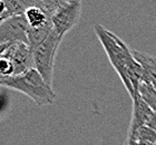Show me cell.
Listing matches in <instances>:
<instances>
[{"label":"cell","instance_id":"cell-1","mask_svg":"<svg viewBox=\"0 0 156 145\" xmlns=\"http://www.w3.org/2000/svg\"><path fill=\"white\" fill-rule=\"evenodd\" d=\"M95 34L104 47L105 53L114 67L132 100L138 95L140 84L143 81V69L135 60L132 49L114 32L101 25H95Z\"/></svg>","mask_w":156,"mask_h":145},{"label":"cell","instance_id":"cell-2","mask_svg":"<svg viewBox=\"0 0 156 145\" xmlns=\"http://www.w3.org/2000/svg\"><path fill=\"white\" fill-rule=\"evenodd\" d=\"M1 86L17 90L28 96L39 106L50 105L54 103L56 94L38 71L33 68L21 75L9 76L1 81Z\"/></svg>","mask_w":156,"mask_h":145},{"label":"cell","instance_id":"cell-3","mask_svg":"<svg viewBox=\"0 0 156 145\" xmlns=\"http://www.w3.org/2000/svg\"><path fill=\"white\" fill-rule=\"evenodd\" d=\"M62 40V37L52 29L50 35L31 50L33 53L34 66L35 69L41 75L45 82L52 87V75H54V65L55 57L58 47Z\"/></svg>","mask_w":156,"mask_h":145},{"label":"cell","instance_id":"cell-4","mask_svg":"<svg viewBox=\"0 0 156 145\" xmlns=\"http://www.w3.org/2000/svg\"><path fill=\"white\" fill-rule=\"evenodd\" d=\"M81 15V0H70L60 7L51 16V23L54 30L60 37L70 31L80 19Z\"/></svg>","mask_w":156,"mask_h":145},{"label":"cell","instance_id":"cell-5","mask_svg":"<svg viewBox=\"0 0 156 145\" xmlns=\"http://www.w3.org/2000/svg\"><path fill=\"white\" fill-rule=\"evenodd\" d=\"M29 25L23 16L9 17L0 24V45L23 42L28 45Z\"/></svg>","mask_w":156,"mask_h":145},{"label":"cell","instance_id":"cell-6","mask_svg":"<svg viewBox=\"0 0 156 145\" xmlns=\"http://www.w3.org/2000/svg\"><path fill=\"white\" fill-rule=\"evenodd\" d=\"M5 55L9 58L13 66V71H15L13 76L21 75L29 69L35 68L33 53L27 44H23V42L9 44L5 50Z\"/></svg>","mask_w":156,"mask_h":145},{"label":"cell","instance_id":"cell-7","mask_svg":"<svg viewBox=\"0 0 156 145\" xmlns=\"http://www.w3.org/2000/svg\"><path fill=\"white\" fill-rule=\"evenodd\" d=\"M153 114L154 112L151 107L140 98V95H137L133 100V113L127 134H132L142 126H146Z\"/></svg>","mask_w":156,"mask_h":145},{"label":"cell","instance_id":"cell-8","mask_svg":"<svg viewBox=\"0 0 156 145\" xmlns=\"http://www.w3.org/2000/svg\"><path fill=\"white\" fill-rule=\"evenodd\" d=\"M135 60L140 65L143 69V81L144 83L152 84V82L156 78V57L146 53L132 49Z\"/></svg>","mask_w":156,"mask_h":145},{"label":"cell","instance_id":"cell-9","mask_svg":"<svg viewBox=\"0 0 156 145\" xmlns=\"http://www.w3.org/2000/svg\"><path fill=\"white\" fill-rule=\"evenodd\" d=\"M27 23L31 28L46 26L48 24H51V15L46 9L39 8V7H33L29 8L25 13Z\"/></svg>","mask_w":156,"mask_h":145},{"label":"cell","instance_id":"cell-10","mask_svg":"<svg viewBox=\"0 0 156 145\" xmlns=\"http://www.w3.org/2000/svg\"><path fill=\"white\" fill-rule=\"evenodd\" d=\"M126 140L136 145H156V132L148 126H142L136 132L127 134Z\"/></svg>","mask_w":156,"mask_h":145},{"label":"cell","instance_id":"cell-11","mask_svg":"<svg viewBox=\"0 0 156 145\" xmlns=\"http://www.w3.org/2000/svg\"><path fill=\"white\" fill-rule=\"evenodd\" d=\"M54 29V26L51 24H48L46 26L42 27H37V28H31L29 27L28 29V46L30 47V49L33 50L35 47L41 44L44 40H45L49 35L50 32L52 31Z\"/></svg>","mask_w":156,"mask_h":145},{"label":"cell","instance_id":"cell-12","mask_svg":"<svg viewBox=\"0 0 156 145\" xmlns=\"http://www.w3.org/2000/svg\"><path fill=\"white\" fill-rule=\"evenodd\" d=\"M138 95L151 107V110L156 113V89L153 85L142 82L138 88Z\"/></svg>","mask_w":156,"mask_h":145},{"label":"cell","instance_id":"cell-13","mask_svg":"<svg viewBox=\"0 0 156 145\" xmlns=\"http://www.w3.org/2000/svg\"><path fill=\"white\" fill-rule=\"evenodd\" d=\"M68 1H70V0H42V2L45 3V6H46V8H47V10H48V13H50L51 16L60 8V7L66 5Z\"/></svg>","mask_w":156,"mask_h":145},{"label":"cell","instance_id":"cell-14","mask_svg":"<svg viewBox=\"0 0 156 145\" xmlns=\"http://www.w3.org/2000/svg\"><path fill=\"white\" fill-rule=\"evenodd\" d=\"M146 126H148V127H151L152 129H154L156 132V113L153 114V116H152V118L150 119V122H148V124H147Z\"/></svg>","mask_w":156,"mask_h":145},{"label":"cell","instance_id":"cell-15","mask_svg":"<svg viewBox=\"0 0 156 145\" xmlns=\"http://www.w3.org/2000/svg\"><path fill=\"white\" fill-rule=\"evenodd\" d=\"M8 45L9 44H5V45H0V57L3 55V53H5V50L7 49V47H8Z\"/></svg>","mask_w":156,"mask_h":145},{"label":"cell","instance_id":"cell-16","mask_svg":"<svg viewBox=\"0 0 156 145\" xmlns=\"http://www.w3.org/2000/svg\"><path fill=\"white\" fill-rule=\"evenodd\" d=\"M152 85H153L154 88H155V89H156V78H155V79H154L153 82H152Z\"/></svg>","mask_w":156,"mask_h":145}]
</instances>
